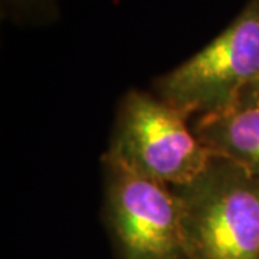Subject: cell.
Masks as SVG:
<instances>
[{
	"label": "cell",
	"instance_id": "1",
	"mask_svg": "<svg viewBox=\"0 0 259 259\" xmlns=\"http://www.w3.org/2000/svg\"><path fill=\"white\" fill-rule=\"evenodd\" d=\"M187 259H259V179L213 156L203 171L171 187Z\"/></svg>",
	"mask_w": 259,
	"mask_h": 259
},
{
	"label": "cell",
	"instance_id": "2",
	"mask_svg": "<svg viewBox=\"0 0 259 259\" xmlns=\"http://www.w3.org/2000/svg\"><path fill=\"white\" fill-rule=\"evenodd\" d=\"M190 118L156 94L130 91L120 102L102 163L170 187L189 183L213 157L196 137Z\"/></svg>",
	"mask_w": 259,
	"mask_h": 259
},
{
	"label": "cell",
	"instance_id": "3",
	"mask_svg": "<svg viewBox=\"0 0 259 259\" xmlns=\"http://www.w3.org/2000/svg\"><path fill=\"white\" fill-rule=\"evenodd\" d=\"M258 76L259 0H249L210 44L158 76L154 91L190 117H199L233 107Z\"/></svg>",
	"mask_w": 259,
	"mask_h": 259
},
{
	"label": "cell",
	"instance_id": "4",
	"mask_svg": "<svg viewBox=\"0 0 259 259\" xmlns=\"http://www.w3.org/2000/svg\"><path fill=\"white\" fill-rule=\"evenodd\" d=\"M102 164L104 218L120 259H187L173 189Z\"/></svg>",
	"mask_w": 259,
	"mask_h": 259
},
{
	"label": "cell",
	"instance_id": "5",
	"mask_svg": "<svg viewBox=\"0 0 259 259\" xmlns=\"http://www.w3.org/2000/svg\"><path fill=\"white\" fill-rule=\"evenodd\" d=\"M192 128L213 156L231 160L259 179V107L199 115Z\"/></svg>",
	"mask_w": 259,
	"mask_h": 259
},
{
	"label": "cell",
	"instance_id": "6",
	"mask_svg": "<svg viewBox=\"0 0 259 259\" xmlns=\"http://www.w3.org/2000/svg\"><path fill=\"white\" fill-rule=\"evenodd\" d=\"M233 107H259V76L242 91Z\"/></svg>",
	"mask_w": 259,
	"mask_h": 259
},
{
	"label": "cell",
	"instance_id": "7",
	"mask_svg": "<svg viewBox=\"0 0 259 259\" xmlns=\"http://www.w3.org/2000/svg\"><path fill=\"white\" fill-rule=\"evenodd\" d=\"M8 2H13L16 5H29V3H37V2H42V0H8Z\"/></svg>",
	"mask_w": 259,
	"mask_h": 259
}]
</instances>
